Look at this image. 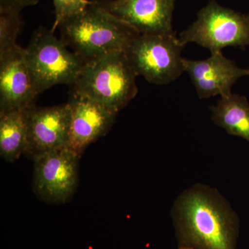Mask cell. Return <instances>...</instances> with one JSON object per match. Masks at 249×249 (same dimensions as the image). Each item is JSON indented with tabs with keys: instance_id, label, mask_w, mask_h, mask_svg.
I'll return each instance as SVG.
<instances>
[{
	"instance_id": "cell-14",
	"label": "cell",
	"mask_w": 249,
	"mask_h": 249,
	"mask_svg": "<svg viewBox=\"0 0 249 249\" xmlns=\"http://www.w3.org/2000/svg\"><path fill=\"white\" fill-rule=\"evenodd\" d=\"M28 129L25 109L0 112V155L14 162L26 153Z\"/></svg>"
},
{
	"instance_id": "cell-5",
	"label": "cell",
	"mask_w": 249,
	"mask_h": 249,
	"mask_svg": "<svg viewBox=\"0 0 249 249\" xmlns=\"http://www.w3.org/2000/svg\"><path fill=\"white\" fill-rule=\"evenodd\" d=\"M178 40L183 46L196 43L211 53L228 47L245 49L249 46V14L228 9L211 0L198 12L197 18Z\"/></svg>"
},
{
	"instance_id": "cell-3",
	"label": "cell",
	"mask_w": 249,
	"mask_h": 249,
	"mask_svg": "<svg viewBox=\"0 0 249 249\" xmlns=\"http://www.w3.org/2000/svg\"><path fill=\"white\" fill-rule=\"evenodd\" d=\"M124 52L85 65L72 91L119 112L138 93L137 77Z\"/></svg>"
},
{
	"instance_id": "cell-1",
	"label": "cell",
	"mask_w": 249,
	"mask_h": 249,
	"mask_svg": "<svg viewBox=\"0 0 249 249\" xmlns=\"http://www.w3.org/2000/svg\"><path fill=\"white\" fill-rule=\"evenodd\" d=\"M171 214L178 247L236 249L240 219L216 188L196 183L175 199Z\"/></svg>"
},
{
	"instance_id": "cell-4",
	"label": "cell",
	"mask_w": 249,
	"mask_h": 249,
	"mask_svg": "<svg viewBox=\"0 0 249 249\" xmlns=\"http://www.w3.org/2000/svg\"><path fill=\"white\" fill-rule=\"evenodd\" d=\"M26 57L37 94L57 85L75 83L85 63L70 51L52 29L40 27L33 34Z\"/></svg>"
},
{
	"instance_id": "cell-12",
	"label": "cell",
	"mask_w": 249,
	"mask_h": 249,
	"mask_svg": "<svg viewBox=\"0 0 249 249\" xmlns=\"http://www.w3.org/2000/svg\"><path fill=\"white\" fill-rule=\"evenodd\" d=\"M70 93L67 102L71 109L69 147L81 156L88 145L109 132L118 113L72 90Z\"/></svg>"
},
{
	"instance_id": "cell-10",
	"label": "cell",
	"mask_w": 249,
	"mask_h": 249,
	"mask_svg": "<svg viewBox=\"0 0 249 249\" xmlns=\"http://www.w3.org/2000/svg\"><path fill=\"white\" fill-rule=\"evenodd\" d=\"M184 71L189 75L199 98L228 96L232 86L242 77L249 76V68L240 67L222 52L211 53L205 60L183 59Z\"/></svg>"
},
{
	"instance_id": "cell-16",
	"label": "cell",
	"mask_w": 249,
	"mask_h": 249,
	"mask_svg": "<svg viewBox=\"0 0 249 249\" xmlns=\"http://www.w3.org/2000/svg\"><path fill=\"white\" fill-rule=\"evenodd\" d=\"M55 8V21L52 31L55 32L59 25L65 19L83 12L93 2L90 0H53Z\"/></svg>"
},
{
	"instance_id": "cell-9",
	"label": "cell",
	"mask_w": 249,
	"mask_h": 249,
	"mask_svg": "<svg viewBox=\"0 0 249 249\" xmlns=\"http://www.w3.org/2000/svg\"><path fill=\"white\" fill-rule=\"evenodd\" d=\"M98 4L142 35H168L177 0H97Z\"/></svg>"
},
{
	"instance_id": "cell-17",
	"label": "cell",
	"mask_w": 249,
	"mask_h": 249,
	"mask_svg": "<svg viewBox=\"0 0 249 249\" xmlns=\"http://www.w3.org/2000/svg\"><path fill=\"white\" fill-rule=\"evenodd\" d=\"M39 0H0V12L19 13L29 6L38 4Z\"/></svg>"
},
{
	"instance_id": "cell-11",
	"label": "cell",
	"mask_w": 249,
	"mask_h": 249,
	"mask_svg": "<svg viewBox=\"0 0 249 249\" xmlns=\"http://www.w3.org/2000/svg\"><path fill=\"white\" fill-rule=\"evenodd\" d=\"M37 96L25 49L0 52V112L25 109Z\"/></svg>"
},
{
	"instance_id": "cell-7",
	"label": "cell",
	"mask_w": 249,
	"mask_h": 249,
	"mask_svg": "<svg viewBox=\"0 0 249 249\" xmlns=\"http://www.w3.org/2000/svg\"><path fill=\"white\" fill-rule=\"evenodd\" d=\"M80 158L69 147L34 157L33 188L36 196L50 204L68 202L78 187Z\"/></svg>"
},
{
	"instance_id": "cell-13",
	"label": "cell",
	"mask_w": 249,
	"mask_h": 249,
	"mask_svg": "<svg viewBox=\"0 0 249 249\" xmlns=\"http://www.w3.org/2000/svg\"><path fill=\"white\" fill-rule=\"evenodd\" d=\"M210 110L214 124L249 142V103L245 96L232 93L222 96Z\"/></svg>"
},
{
	"instance_id": "cell-18",
	"label": "cell",
	"mask_w": 249,
	"mask_h": 249,
	"mask_svg": "<svg viewBox=\"0 0 249 249\" xmlns=\"http://www.w3.org/2000/svg\"><path fill=\"white\" fill-rule=\"evenodd\" d=\"M178 249H193L188 248V247H178Z\"/></svg>"
},
{
	"instance_id": "cell-2",
	"label": "cell",
	"mask_w": 249,
	"mask_h": 249,
	"mask_svg": "<svg viewBox=\"0 0 249 249\" xmlns=\"http://www.w3.org/2000/svg\"><path fill=\"white\" fill-rule=\"evenodd\" d=\"M60 39L85 65L113 53L124 52L140 34L93 0L80 14L63 21L58 28Z\"/></svg>"
},
{
	"instance_id": "cell-8",
	"label": "cell",
	"mask_w": 249,
	"mask_h": 249,
	"mask_svg": "<svg viewBox=\"0 0 249 249\" xmlns=\"http://www.w3.org/2000/svg\"><path fill=\"white\" fill-rule=\"evenodd\" d=\"M28 129L26 154L33 158L69 147L71 109L68 103L52 107H37L34 103L25 108Z\"/></svg>"
},
{
	"instance_id": "cell-15",
	"label": "cell",
	"mask_w": 249,
	"mask_h": 249,
	"mask_svg": "<svg viewBox=\"0 0 249 249\" xmlns=\"http://www.w3.org/2000/svg\"><path fill=\"white\" fill-rule=\"evenodd\" d=\"M23 24L19 13L0 12V52L18 45L17 39Z\"/></svg>"
},
{
	"instance_id": "cell-6",
	"label": "cell",
	"mask_w": 249,
	"mask_h": 249,
	"mask_svg": "<svg viewBox=\"0 0 249 249\" xmlns=\"http://www.w3.org/2000/svg\"><path fill=\"white\" fill-rule=\"evenodd\" d=\"M183 47L176 34H140L124 52L137 76L152 84L163 85L173 83L185 71Z\"/></svg>"
}]
</instances>
